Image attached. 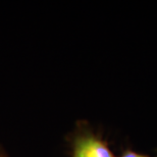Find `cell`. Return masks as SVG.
<instances>
[{"instance_id": "obj_4", "label": "cell", "mask_w": 157, "mask_h": 157, "mask_svg": "<svg viewBox=\"0 0 157 157\" xmlns=\"http://www.w3.org/2000/svg\"><path fill=\"white\" fill-rule=\"evenodd\" d=\"M156 152H157V149H156ZM156 157H157V156H156Z\"/></svg>"}, {"instance_id": "obj_1", "label": "cell", "mask_w": 157, "mask_h": 157, "mask_svg": "<svg viewBox=\"0 0 157 157\" xmlns=\"http://www.w3.org/2000/svg\"><path fill=\"white\" fill-rule=\"evenodd\" d=\"M71 157H117L102 134L94 130L87 121H78L68 134Z\"/></svg>"}, {"instance_id": "obj_2", "label": "cell", "mask_w": 157, "mask_h": 157, "mask_svg": "<svg viewBox=\"0 0 157 157\" xmlns=\"http://www.w3.org/2000/svg\"><path fill=\"white\" fill-rule=\"evenodd\" d=\"M117 157H151V156L143 154V153H138L133 148H131V147H127V148H124L121 150V155Z\"/></svg>"}, {"instance_id": "obj_3", "label": "cell", "mask_w": 157, "mask_h": 157, "mask_svg": "<svg viewBox=\"0 0 157 157\" xmlns=\"http://www.w3.org/2000/svg\"><path fill=\"white\" fill-rule=\"evenodd\" d=\"M0 157H8L6 155V153L4 152V150H3L1 147H0Z\"/></svg>"}]
</instances>
